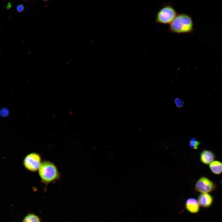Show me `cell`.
<instances>
[{
  "instance_id": "8",
  "label": "cell",
  "mask_w": 222,
  "mask_h": 222,
  "mask_svg": "<svg viewBox=\"0 0 222 222\" xmlns=\"http://www.w3.org/2000/svg\"><path fill=\"white\" fill-rule=\"evenodd\" d=\"M201 162L205 164H209L215 159V156L212 151L204 150L201 153L200 156Z\"/></svg>"
},
{
  "instance_id": "5",
  "label": "cell",
  "mask_w": 222,
  "mask_h": 222,
  "mask_svg": "<svg viewBox=\"0 0 222 222\" xmlns=\"http://www.w3.org/2000/svg\"><path fill=\"white\" fill-rule=\"evenodd\" d=\"M216 188L215 183L208 178L202 176L197 181L195 184V189L202 193H208Z\"/></svg>"
},
{
  "instance_id": "9",
  "label": "cell",
  "mask_w": 222,
  "mask_h": 222,
  "mask_svg": "<svg viewBox=\"0 0 222 222\" xmlns=\"http://www.w3.org/2000/svg\"><path fill=\"white\" fill-rule=\"evenodd\" d=\"M209 168L214 174L219 175L222 173V162L219 161H214L209 164Z\"/></svg>"
},
{
  "instance_id": "13",
  "label": "cell",
  "mask_w": 222,
  "mask_h": 222,
  "mask_svg": "<svg viewBox=\"0 0 222 222\" xmlns=\"http://www.w3.org/2000/svg\"><path fill=\"white\" fill-rule=\"evenodd\" d=\"M9 113V111L6 109H2L0 111V115L2 117L7 116Z\"/></svg>"
},
{
  "instance_id": "10",
  "label": "cell",
  "mask_w": 222,
  "mask_h": 222,
  "mask_svg": "<svg viewBox=\"0 0 222 222\" xmlns=\"http://www.w3.org/2000/svg\"><path fill=\"white\" fill-rule=\"evenodd\" d=\"M23 222H40V221L37 216L33 214H30L25 217Z\"/></svg>"
},
{
  "instance_id": "4",
  "label": "cell",
  "mask_w": 222,
  "mask_h": 222,
  "mask_svg": "<svg viewBox=\"0 0 222 222\" xmlns=\"http://www.w3.org/2000/svg\"><path fill=\"white\" fill-rule=\"evenodd\" d=\"M41 163L40 155L35 152H32L27 154L23 161V165L25 168L31 172L38 171Z\"/></svg>"
},
{
  "instance_id": "7",
  "label": "cell",
  "mask_w": 222,
  "mask_h": 222,
  "mask_svg": "<svg viewBox=\"0 0 222 222\" xmlns=\"http://www.w3.org/2000/svg\"><path fill=\"white\" fill-rule=\"evenodd\" d=\"M185 207L188 212L193 213L197 212L199 209V205L197 200L193 198H189L186 200Z\"/></svg>"
},
{
  "instance_id": "3",
  "label": "cell",
  "mask_w": 222,
  "mask_h": 222,
  "mask_svg": "<svg viewBox=\"0 0 222 222\" xmlns=\"http://www.w3.org/2000/svg\"><path fill=\"white\" fill-rule=\"evenodd\" d=\"M175 9L170 5H166L158 11L156 18V22L163 24H170L177 15Z\"/></svg>"
},
{
  "instance_id": "12",
  "label": "cell",
  "mask_w": 222,
  "mask_h": 222,
  "mask_svg": "<svg viewBox=\"0 0 222 222\" xmlns=\"http://www.w3.org/2000/svg\"><path fill=\"white\" fill-rule=\"evenodd\" d=\"M174 102L176 106L178 108H181L183 105V101L179 98H176L175 99Z\"/></svg>"
},
{
  "instance_id": "2",
  "label": "cell",
  "mask_w": 222,
  "mask_h": 222,
  "mask_svg": "<svg viewBox=\"0 0 222 222\" xmlns=\"http://www.w3.org/2000/svg\"><path fill=\"white\" fill-rule=\"evenodd\" d=\"M39 176L46 185L59 180L60 175L56 165L53 163L44 161L42 162L38 170Z\"/></svg>"
},
{
  "instance_id": "11",
  "label": "cell",
  "mask_w": 222,
  "mask_h": 222,
  "mask_svg": "<svg viewBox=\"0 0 222 222\" xmlns=\"http://www.w3.org/2000/svg\"><path fill=\"white\" fill-rule=\"evenodd\" d=\"M199 144L200 142L199 141L194 138H192L190 140L189 146L191 147L196 149L198 148Z\"/></svg>"
},
{
  "instance_id": "15",
  "label": "cell",
  "mask_w": 222,
  "mask_h": 222,
  "mask_svg": "<svg viewBox=\"0 0 222 222\" xmlns=\"http://www.w3.org/2000/svg\"><path fill=\"white\" fill-rule=\"evenodd\" d=\"M12 5L11 4V3L10 2H9L7 3V4L6 6V8L7 9H9L11 7H12Z\"/></svg>"
},
{
  "instance_id": "1",
  "label": "cell",
  "mask_w": 222,
  "mask_h": 222,
  "mask_svg": "<svg viewBox=\"0 0 222 222\" xmlns=\"http://www.w3.org/2000/svg\"><path fill=\"white\" fill-rule=\"evenodd\" d=\"M171 31L178 34L188 33L193 30V23L191 18L188 14L182 13L177 14L170 24Z\"/></svg>"
},
{
  "instance_id": "6",
  "label": "cell",
  "mask_w": 222,
  "mask_h": 222,
  "mask_svg": "<svg viewBox=\"0 0 222 222\" xmlns=\"http://www.w3.org/2000/svg\"><path fill=\"white\" fill-rule=\"evenodd\" d=\"M213 199L208 193H201L198 196V202L199 205L204 208L210 207L212 204Z\"/></svg>"
},
{
  "instance_id": "14",
  "label": "cell",
  "mask_w": 222,
  "mask_h": 222,
  "mask_svg": "<svg viewBox=\"0 0 222 222\" xmlns=\"http://www.w3.org/2000/svg\"><path fill=\"white\" fill-rule=\"evenodd\" d=\"M16 10L18 12L22 13L24 10V6L22 4H19L17 6Z\"/></svg>"
}]
</instances>
